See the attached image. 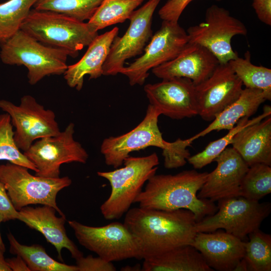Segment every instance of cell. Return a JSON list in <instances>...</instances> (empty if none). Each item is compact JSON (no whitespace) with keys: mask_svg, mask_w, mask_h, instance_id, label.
Instances as JSON below:
<instances>
[{"mask_svg":"<svg viewBox=\"0 0 271 271\" xmlns=\"http://www.w3.org/2000/svg\"><path fill=\"white\" fill-rule=\"evenodd\" d=\"M197 220L191 211L163 210L142 207L130 208L123 224L141 246L143 259L176 247L192 243Z\"/></svg>","mask_w":271,"mask_h":271,"instance_id":"6da1fadb","label":"cell"},{"mask_svg":"<svg viewBox=\"0 0 271 271\" xmlns=\"http://www.w3.org/2000/svg\"><path fill=\"white\" fill-rule=\"evenodd\" d=\"M208 173L186 170L175 175H154L135 200L139 207L152 209H187L199 221L215 213L214 202L200 199L197 193L206 181Z\"/></svg>","mask_w":271,"mask_h":271,"instance_id":"7a4b0ae2","label":"cell"},{"mask_svg":"<svg viewBox=\"0 0 271 271\" xmlns=\"http://www.w3.org/2000/svg\"><path fill=\"white\" fill-rule=\"evenodd\" d=\"M123 164L122 168L97 173L111 187L108 198L100 207L101 214L107 220L118 219L127 212L145 184L156 174L159 160L157 154L153 153L144 157L129 156Z\"/></svg>","mask_w":271,"mask_h":271,"instance_id":"3957f363","label":"cell"},{"mask_svg":"<svg viewBox=\"0 0 271 271\" xmlns=\"http://www.w3.org/2000/svg\"><path fill=\"white\" fill-rule=\"evenodd\" d=\"M20 30L44 44L67 51L72 57L98 35L88 23L35 9L31 10Z\"/></svg>","mask_w":271,"mask_h":271,"instance_id":"277c9868","label":"cell"},{"mask_svg":"<svg viewBox=\"0 0 271 271\" xmlns=\"http://www.w3.org/2000/svg\"><path fill=\"white\" fill-rule=\"evenodd\" d=\"M68 56L71 54L67 51L44 45L21 30L1 44L3 63L25 66L31 85L45 76L64 74Z\"/></svg>","mask_w":271,"mask_h":271,"instance_id":"5b68a950","label":"cell"},{"mask_svg":"<svg viewBox=\"0 0 271 271\" xmlns=\"http://www.w3.org/2000/svg\"><path fill=\"white\" fill-rule=\"evenodd\" d=\"M25 167L8 162L0 165V182L4 185L18 211L29 205L40 204L54 207L66 217L56 203L59 191L71 185L68 176L49 178L33 175Z\"/></svg>","mask_w":271,"mask_h":271,"instance_id":"8992f818","label":"cell"},{"mask_svg":"<svg viewBox=\"0 0 271 271\" xmlns=\"http://www.w3.org/2000/svg\"><path fill=\"white\" fill-rule=\"evenodd\" d=\"M160 115V112L150 104L144 118L136 127L123 134L104 139L100 152L105 164L117 168L130 153L156 147L163 150L164 167H169L174 158L175 148L173 142H166L163 138L158 125Z\"/></svg>","mask_w":271,"mask_h":271,"instance_id":"52a82bcc","label":"cell"},{"mask_svg":"<svg viewBox=\"0 0 271 271\" xmlns=\"http://www.w3.org/2000/svg\"><path fill=\"white\" fill-rule=\"evenodd\" d=\"M217 211L197 222V232L224 229L242 240L258 229L271 211L269 202L260 203L242 196L218 201Z\"/></svg>","mask_w":271,"mask_h":271,"instance_id":"ba28073f","label":"cell"},{"mask_svg":"<svg viewBox=\"0 0 271 271\" xmlns=\"http://www.w3.org/2000/svg\"><path fill=\"white\" fill-rule=\"evenodd\" d=\"M68 224L82 246L108 261L143 259L139 242L123 223L113 222L94 227L69 220Z\"/></svg>","mask_w":271,"mask_h":271,"instance_id":"9c48e42d","label":"cell"},{"mask_svg":"<svg viewBox=\"0 0 271 271\" xmlns=\"http://www.w3.org/2000/svg\"><path fill=\"white\" fill-rule=\"evenodd\" d=\"M186 32L189 43L205 47L219 63H226L238 57L232 48V38L236 35L246 36L247 30L229 11L212 5L206 11L204 21L190 26Z\"/></svg>","mask_w":271,"mask_h":271,"instance_id":"30bf717a","label":"cell"},{"mask_svg":"<svg viewBox=\"0 0 271 271\" xmlns=\"http://www.w3.org/2000/svg\"><path fill=\"white\" fill-rule=\"evenodd\" d=\"M74 126V124L70 122L57 135L40 139L23 152L36 167L35 175L59 178L61 165L87 162L89 157L87 152L73 138Z\"/></svg>","mask_w":271,"mask_h":271,"instance_id":"8fae6325","label":"cell"},{"mask_svg":"<svg viewBox=\"0 0 271 271\" xmlns=\"http://www.w3.org/2000/svg\"><path fill=\"white\" fill-rule=\"evenodd\" d=\"M151 39L144 53L120 71L131 86L143 85L150 70L174 59L189 43L187 32L178 23L165 21Z\"/></svg>","mask_w":271,"mask_h":271,"instance_id":"7c38bea8","label":"cell"},{"mask_svg":"<svg viewBox=\"0 0 271 271\" xmlns=\"http://www.w3.org/2000/svg\"><path fill=\"white\" fill-rule=\"evenodd\" d=\"M0 108L10 115L13 126L15 127V143L23 152L35 141L55 136L61 131L54 112L46 109L31 95L23 96L19 105L1 99Z\"/></svg>","mask_w":271,"mask_h":271,"instance_id":"4fadbf2b","label":"cell"},{"mask_svg":"<svg viewBox=\"0 0 271 271\" xmlns=\"http://www.w3.org/2000/svg\"><path fill=\"white\" fill-rule=\"evenodd\" d=\"M160 1L149 0L133 12L124 34L120 37L116 36L112 42L103 65L102 75H117L124 67L126 60L143 53L153 36V16Z\"/></svg>","mask_w":271,"mask_h":271,"instance_id":"5bb4252c","label":"cell"},{"mask_svg":"<svg viewBox=\"0 0 271 271\" xmlns=\"http://www.w3.org/2000/svg\"><path fill=\"white\" fill-rule=\"evenodd\" d=\"M242 86L228 62L219 63L208 78L195 85L198 115L212 120L238 98Z\"/></svg>","mask_w":271,"mask_h":271,"instance_id":"9a60e30c","label":"cell"},{"mask_svg":"<svg viewBox=\"0 0 271 271\" xmlns=\"http://www.w3.org/2000/svg\"><path fill=\"white\" fill-rule=\"evenodd\" d=\"M144 91L150 104L161 113L174 119L198 115L195 85L188 78L173 77L148 84Z\"/></svg>","mask_w":271,"mask_h":271,"instance_id":"2e32d148","label":"cell"},{"mask_svg":"<svg viewBox=\"0 0 271 271\" xmlns=\"http://www.w3.org/2000/svg\"><path fill=\"white\" fill-rule=\"evenodd\" d=\"M214 161L217 166L208 173L197 197L214 202L240 196L241 183L248 166L232 147H227Z\"/></svg>","mask_w":271,"mask_h":271,"instance_id":"e0dca14e","label":"cell"},{"mask_svg":"<svg viewBox=\"0 0 271 271\" xmlns=\"http://www.w3.org/2000/svg\"><path fill=\"white\" fill-rule=\"evenodd\" d=\"M219 64L217 58L207 48L189 42L176 58L152 70L159 78L185 77L197 85L208 78Z\"/></svg>","mask_w":271,"mask_h":271,"instance_id":"ac0fdd59","label":"cell"},{"mask_svg":"<svg viewBox=\"0 0 271 271\" xmlns=\"http://www.w3.org/2000/svg\"><path fill=\"white\" fill-rule=\"evenodd\" d=\"M245 241L226 231L197 232L191 245L213 270L233 271L245 255Z\"/></svg>","mask_w":271,"mask_h":271,"instance_id":"d6986e66","label":"cell"},{"mask_svg":"<svg viewBox=\"0 0 271 271\" xmlns=\"http://www.w3.org/2000/svg\"><path fill=\"white\" fill-rule=\"evenodd\" d=\"M20 220L30 228L41 233L46 240L56 249L58 259L63 261L61 251L66 248L75 259L83 256V253L68 237L65 228L66 217H57L56 210L48 205L33 207L29 206L19 211Z\"/></svg>","mask_w":271,"mask_h":271,"instance_id":"ffe728a7","label":"cell"},{"mask_svg":"<svg viewBox=\"0 0 271 271\" xmlns=\"http://www.w3.org/2000/svg\"><path fill=\"white\" fill-rule=\"evenodd\" d=\"M118 30L117 27H114L98 35L88 46L86 52L81 59L75 64L68 66L63 75L70 87L80 91L82 88L85 75H88L89 79H93L102 75L103 65Z\"/></svg>","mask_w":271,"mask_h":271,"instance_id":"44dd1931","label":"cell"},{"mask_svg":"<svg viewBox=\"0 0 271 271\" xmlns=\"http://www.w3.org/2000/svg\"><path fill=\"white\" fill-rule=\"evenodd\" d=\"M231 144L248 167L259 163L270 166V115L239 131Z\"/></svg>","mask_w":271,"mask_h":271,"instance_id":"7402d4cb","label":"cell"},{"mask_svg":"<svg viewBox=\"0 0 271 271\" xmlns=\"http://www.w3.org/2000/svg\"><path fill=\"white\" fill-rule=\"evenodd\" d=\"M267 100L266 94L261 90L245 88L238 98L223 110L204 130L192 137L184 140L186 147L198 138L204 137L214 130H230L244 117H249L254 114L259 106Z\"/></svg>","mask_w":271,"mask_h":271,"instance_id":"603a6c76","label":"cell"},{"mask_svg":"<svg viewBox=\"0 0 271 271\" xmlns=\"http://www.w3.org/2000/svg\"><path fill=\"white\" fill-rule=\"evenodd\" d=\"M144 271H213L201 253L190 244L143 259Z\"/></svg>","mask_w":271,"mask_h":271,"instance_id":"cb8c5ba5","label":"cell"},{"mask_svg":"<svg viewBox=\"0 0 271 271\" xmlns=\"http://www.w3.org/2000/svg\"><path fill=\"white\" fill-rule=\"evenodd\" d=\"M7 237L10 253L21 257L30 271H78L76 265L66 264L52 258L40 244H22L11 232Z\"/></svg>","mask_w":271,"mask_h":271,"instance_id":"d4e9b609","label":"cell"},{"mask_svg":"<svg viewBox=\"0 0 271 271\" xmlns=\"http://www.w3.org/2000/svg\"><path fill=\"white\" fill-rule=\"evenodd\" d=\"M270 106L265 105L262 114L251 119L244 117L241 118L236 125L222 138L210 142L202 152L190 156L187 161L195 169H200L212 163L214 160L231 144L234 136L239 131L250 124L261 121L270 115Z\"/></svg>","mask_w":271,"mask_h":271,"instance_id":"484cf974","label":"cell"},{"mask_svg":"<svg viewBox=\"0 0 271 271\" xmlns=\"http://www.w3.org/2000/svg\"><path fill=\"white\" fill-rule=\"evenodd\" d=\"M144 0H103L88 23L98 31L129 20Z\"/></svg>","mask_w":271,"mask_h":271,"instance_id":"4316f807","label":"cell"},{"mask_svg":"<svg viewBox=\"0 0 271 271\" xmlns=\"http://www.w3.org/2000/svg\"><path fill=\"white\" fill-rule=\"evenodd\" d=\"M232 69L245 88L261 90L267 100L271 99V69L253 64L250 54L247 51L244 58L237 57L228 62Z\"/></svg>","mask_w":271,"mask_h":271,"instance_id":"83f0119b","label":"cell"},{"mask_svg":"<svg viewBox=\"0 0 271 271\" xmlns=\"http://www.w3.org/2000/svg\"><path fill=\"white\" fill-rule=\"evenodd\" d=\"M103 0H37L34 9L60 14L79 22L88 21Z\"/></svg>","mask_w":271,"mask_h":271,"instance_id":"f1b7e54d","label":"cell"},{"mask_svg":"<svg viewBox=\"0 0 271 271\" xmlns=\"http://www.w3.org/2000/svg\"><path fill=\"white\" fill-rule=\"evenodd\" d=\"M37 0H9L0 4V44L21 29Z\"/></svg>","mask_w":271,"mask_h":271,"instance_id":"f546056e","label":"cell"},{"mask_svg":"<svg viewBox=\"0 0 271 271\" xmlns=\"http://www.w3.org/2000/svg\"><path fill=\"white\" fill-rule=\"evenodd\" d=\"M244 258L249 271L271 270V235L259 229L248 235Z\"/></svg>","mask_w":271,"mask_h":271,"instance_id":"4dcf8cb0","label":"cell"},{"mask_svg":"<svg viewBox=\"0 0 271 271\" xmlns=\"http://www.w3.org/2000/svg\"><path fill=\"white\" fill-rule=\"evenodd\" d=\"M271 193V167L264 164L249 167L240 188V196L259 201Z\"/></svg>","mask_w":271,"mask_h":271,"instance_id":"1f68e13d","label":"cell"},{"mask_svg":"<svg viewBox=\"0 0 271 271\" xmlns=\"http://www.w3.org/2000/svg\"><path fill=\"white\" fill-rule=\"evenodd\" d=\"M22 166L37 172L35 166L22 153L14 140V131L10 115L0 114V161Z\"/></svg>","mask_w":271,"mask_h":271,"instance_id":"d6a6232c","label":"cell"},{"mask_svg":"<svg viewBox=\"0 0 271 271\" xmlns=\"http://www.w3.org/2000/svg\"><path fill=\"white\" fill-rule=\"evenodd\" d=\"M193 0H169L160 9L159 16L163 21L178 23V20L188 5ZM221 1L222 0H211Z\"/></svg>","mask_w":271,"mask_h":271,"instance_id":"836d02e7","label":"cell"},{"mask_svg":"<svg viewBox=\"0 0 271 271\" xmlns=\"http://www.w3.org/2000/svg\"><path fill=\"white\" fill-rule=\"evenodd\" d=\"M78 271H115L116 270L112 262L101 257L83 255L76 259Z\"/></svg>","mask_w":271,"mask_h":271,"instance_id":"e575fe53","label":"cell"},{"mask_svg":"<svg viewBox=\"0 0 271 271\" xmlns=\"http://www.w3.org/2000/svg\"><path fill=\"white\" fill-rule=\"evenodd\" d=\"M20 214L14 207L4 184L0 182V221L20 220Z\"/></svg>","mask_w":271,"mask_h":271,"instance_id":"d590c367","label":"cell"},{"mask_svg":"<svg viewBox=\"0 0 271 271\" xmlns=\"http://www.w3.org/2000/svg\"><path fill=\"white\" fill-rule=\"evenodd\" d=\"M252 6L258 19L271 26V0H253Z\"/></svg>","mask_w":271,"mask_h":271,"instance_id":"8d00e7d4","label":"cell"},{"mask_svg":"<svg viewBox=\"0 0 271 271\" xmlns=\"http://www.w3.org/2000/svg\"><path fill=\"white\" fill-rule=\"evenodd\" d=\"M6 259L12 271H30L25 261L19 255Z\"/></svg>","mask_w":271,"mask_h":271,"instance_id":"74e56055","label":"cell"},{"mask_svg":"<svg viewBox=\"0 0 271 271\" xmlns=\"http://www.w3.org/2000/svg\"><path fill=\"white\" fill-rule=\"evenodd\" d=\"M5 252L0 249V271H12L4 257Z\"/></svg>","mask_w":271,"mask_h":271,"instance_id":"f35d334b","label":"cell"},{"mask_svg":"<svg viewBox=\"0 0 271 271\" xmlns=\"http://www.w3.org/2000/svg\"><path fill=\"white\" fill-rule=\"evenodd\" d=\"M233 271H248L247 263L244 258L238 262Z\"/></svg>","mask_w":271,"mask_h":271,"instance_id":"ab89813d","label":"cell"},{"mask_svg":"<svg viewBox=\"0 0 271 271\" xmlns=\"http://www.w3.org/2000/svg\"><path fill=\"white\" fill-rule=\"evenodd\" d=\"M129 269H130V270H141L142 268L140 267V266L136 265L134 266H126L121 268V270H128Z\"/></svg>","mask_w":271,"mask_h":271,"instance_id":"60d3db41","label":"cell"},{"mask_svg":"<svg viewBox=\"0 0 271 271\" xmlns=\"http://www.w3.org/2000/svg\"><path fill=\"white\" fill-rule=\"evenodd\" d=\"M1 221H0V224H1ZM0 249L3 250V251L5 252L6 251V247H5V244L3 241V239H2V236H1V232H0Z\"/></svg>","mask_w":271,"mask_h":271,"instance_id":"b9f144b4","label":"cell"}]
</instances>
